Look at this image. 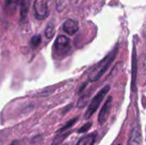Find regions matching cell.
<instances>
[{"label": "cell", "instance_id": "1", "mask_svg": "<svg viewBox=\"0 0 146 145\" xmlns=\"http://www.w3.org/2000/svg\"><path fill=\"white\" fill-rule=\"evenodd\" d=\"M70 41L64 35H59L53 46V55L56 59H63L70 52Z\"/></svg>", "mask_w": 146, "mask_h": 145}, {"label": "cell", "instance_id": "2", "mask_svg": "<svg viewBox=\"0 0 146 145\" xmlns=\"http://www.w3.org/2000/svg\"><path fill=\"white\" fill-rule=\"evenodd\" d=\"M117 54V48H115V50L114 51H112L110 54H109L102 62L101 63L98 65V67L91 73L89 79L90 81H96L98 80L99 78H101V76L106 72V70L110 68V66L111 65V63L114 62L115 56Z\"/></svg>", "mask_w": 146, "mask_h": 145}, {"label": "cell", "instance_id": "3", "mask_svg": "<svg viewBox=\"0 0 146 145\" xmlns=\"http://www.w3.org/2000/svg\"><path fill=\"white\" fill-rule=\"evenodd\" d=\"M110 85H105L104 87H103L97 94L96 96L92 98V100L91 101L89 106L87 107V109L85 113V118L86 119H89L92 117V115L98 110V109L99 108L101 103L103 102V100L104 99V97H106V95L109 93L110 91Z\"/></svg>", "mask_w": 146, "mask_h": 145}, {"label": "cell", "instance_id": "4", "mask_svg": "<svg viewBox=\"0 0 146 145\" xmlns=\"http://www.w3.org/2000/svg\"><path fill=\"white\" fill-rule=\"evenodd\" d=\"M33 9L36 18L38 20L45 19L48 15V6L45 0H35Z\"/></svg>", "mask_w": 146, "mask_h": 145}, {"label": "cell", "instance_id": "5", "mask_svg": "<svg viewBox=\"0 0 146 145\" xmlns=\"http://www.w3.org/2000/svg\"><path fill=\"white\" fill-rule=\"evenodd\" d=\"M112 97H109L108 99L106 100L104 105L103 106V108L101 109V111L98 115V123L100 125L104 124L105 121H107L110 111H111V108H112Z\"/></svg>", "mask_w": 146, "mask_h": 145}, {"label": "cell", "instance_id": "6", "mask_svg": "<svg viewBox=\"0 0 146 145\" xmlns=\"http://www.w3.org/2000/svg\"><path fill=\"white\" fill-rule=\"evenodd\" d=\"M62 29L68 35H74L77 32L79 26L75 21H74L72 19H68L64 21V23L62 25Z\"/></svg>", "mask_w": 146, "mask_h": 145}, {"label": "cell", "instance_id": "7", "mask_svg": "<svg viewBox=\"0 0 146 145\" xmlns=\"http://www.w3.org/2000/svg\"><path fill=\"white\" fill-rule=\"evenodd\" d=\"M140 141H141V135H140L139 127V126H136L132 131L128 141V145H140Z\"/></svg>", "mask_w": 146, "mask_h": 145}, {"label": "cell", "instance_id": "8", "mask_svg": "<svg viewBox=\"0 0 146 145\" xmlns=\"http://www.w3.org/2000/svg\"><path fill=\"white\" fill-rule=\"evenodd\" d=\"M97 139V133H90L88 135H86L82 137L78 142L76 145H94Z\"/></svg>", "mask_w": 146, "mask_h": 145}, {"label": "cell", "instance_id": "9", "mask_svg": "<svg viewBox=\"0 0 146 145\" xmlns=\"http://www.w3.org/2000/svg\"><path fill=\"white\" fill-rule=\"evenodd\" d=\"M137 60H136V52L134 50L133 55V79H132V88L135 90L136 85V77H137Z\"/></svg>", "mask_w": 146, "mask_h": 145}, {"label": "cell", "instance_id": "10", "mask_svg": "<svg viewBox=\"0 0 146 145\" xmlns=\"http://www.w3.org/2000/svg\"><path fill=\"white\" fill-rule=\"evenodd\" d=\"M44 34L48 39H51L53 38V36L55 34V26L53 24H49L46 26L45 31H44Z\"/></svg>", "mask_w": 146, "mask_h": 145}, {"label": "cell", "instance_id": "11", "mask_svg": "<svg viewBox=\"0 0 146 145\" xmlns=\"http://www.w3.org/2000/svg\"><path fill=\"white\" fill-rule=\"evenodd\" d=\"M68 135V133H65V134H60V135H58V136H56L55 138H54V140H53V142H52V145H58L60 144L65 138H66V137Z\"/></svg>", "mask_w": 146, "mask_h": 145}, {"label": "cell", "instance_id": "12", "mask_svg": "<svg viewBox=\"0 0 146 145\" xmlns=\"http://www.w3.org/2000/svg\"><path fill=\"white\" fill-rule=\"evenodd\" d=\"M41 43V36L39 34L34 35L32 38H31V44L33 47H37L39 45V44Z\"/></svg>", "mask_w": 146, "mask_h": 145}, {"label": "cell", "instance_id": "13", "mask_svg": "<svg viewBox=\"0 0 146 145\" xmlns=\"http://www.w3.org/2000/svg\"><path fill=\"white\" fill-rule=\"evenodd\" d=\"M77 121H78V118H74V119L71 120V121H68V123H67V124H66L62 128V129H60V130H59V132H60V133H62V132H63L64 131H66V130H68V128H70L71 126H74V124Z\"/></svg>", "mask_w": 146, "mask_h": 145}, {"label": "cell", "instance_id": "14", "mask_svg": "<svg viewBox=\"0 0 146 145\" xmlns=\"http://www.w3.org/2000/svg\"><path fill=\"white\" fill-rule=\"evenodd\" d=\"M19 2V0H6V6L9 9H15L17 3Z\"/></svg>", "mask_w": 146, "mask_h": 145}, {"label": "cell", "instance_id": "15", "mask_svg": "<svg viewBox=\"0 0 146 145\" xmlns=\"http://www.w3.org/2000/svg\"><path fill=\"white\" fill-rule=\"evenodd\" d=\"M91 127H92V123H87V124H86L85 126H83L81 128H80L79 131H78V132H79V133L86 132H87Z\"/></svg>", "mask_w": 146, "mask_h": 145}, {"label": "cell", "instance_id": "16", "mask_svg": "<svg viewBox=\"0 0 146 145\" xmlns=\"http://www.w3.org/2000/svg\"><path fill=\"white\" fill-rule=\"evenodd\" d=\"M143 69H144V72H145V75H146V57H145V61H144Z\"/></svg>", "mask_w": 146, "mask_h": 145}, {"label": "cell", "instance_id": "17", "mask_svg": "<svg viewBox=\"0 0 146 145\" xmlns=\"http://www.w3.org/2000/svg\"><path fill=\"white\" fill-rule=\"evenodd\" d=\"M63 145H68V144H63Z\"/></svg>", "mask_w": 146, "mask_h": 145}, {"label": "cell", "instance_id": "18", "mask_svg": "<svg viewBox=\"0 0 146 145\" xmlns=\"http://www.w3.org/2000/svg\"><path fill=\"white\" fill-rule=\"evenodd\" d=\"M119 145H121V144H119Z\"/></svg>", "mask_w": 146, "mask_h": 145}]
</instances>
